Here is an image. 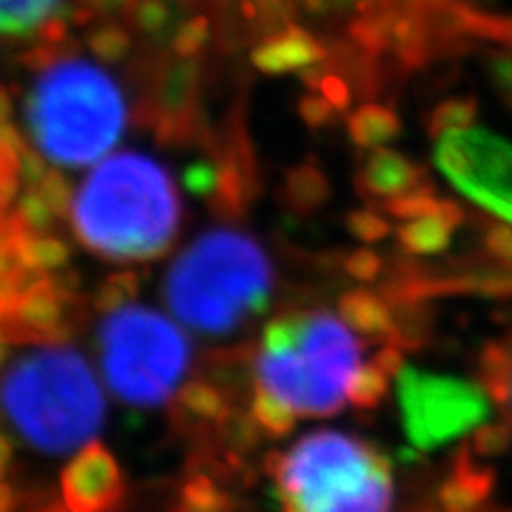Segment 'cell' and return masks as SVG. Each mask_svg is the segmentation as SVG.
Here are the masks:
<instances>
[{"label":"cell","instance_id":"d6986e66","mask_svg":"<svg viewBox=\"0 0 512 512\" xmlns=\"http://www.w3.org/2000/svg\"><path fill=\"white\" fill-rule=\"evenodd\" d=\"M399 133V117L380 105L361 107L349 119V136L361 150H377Z\"/></svg>","mask_w":512,"mask_h":512},{"label":"cell","instance_id":"277c9868","mask_svg":"<svg viewBox=\"0 0 512 512\" xmlns=\"http://www.w3.org/2000/svg\"><path fill=\"white\" fill-rule=\"evenodd\" d=\"M361 347L344 318L330 311H294L271 320L254 361V394L294 418H328L349 401L361 370Z\"/></svg>","mask_w":512,"mask_h":512},{"label":"cell","instance_id":"8fae6325","mask_svg":"<svg viewBox=\"0 0 512 512\" xmlns=\"http://www.w3.org/2000/svg\"><path fill=\"white\" fill-rule=\"evenodd\" d=\"M74 297L53 275L31 287L0 320L10 342H46L64 339L72 328Z\"/></svg>","mask_w":512,"mask_h":512},{"label":"cell","instance_id":"52a82bcc","mask_svg":"<svg viewBox=\"0 0 512 512\" xmlns=\"http://www.w3.org/2000/svg\"><path fill=\"white\" fill-rule=\"evenodd\" d=\"M98 347L110 389L138 408L164 406L192 361L183 330L159 311L133 302L105 311Z\"/></svg>","mask_w":512,"mask_h":512},{"label":"cell","instance_id":"484cf974","mask_svg":"<svg viewBox=\"0 0 512 512\" xmlns=\"http://www.w3.org/2000/svg\"><path fill=\"white\" fill-rule=\"evenodd\" d=\"M512 441L510 422H484L479 430L472 434L470 451L475 456H501Z\"/></svg>","mask_w":512,"mask_h":512},{"label":"cell","instance_id":"4dcf8cb0","mask_svg":"<svg viewBox=\"0 0 512 512\" xmlns=\"http://www.w3.org/2000/svg\"><path fill=\"white\" fill-rule=\"evenodd\" d=\"M15 508V494L8 484L0 482V512H12Z\"/></svg>","mask_w":512,"mask_h":512},{"label":"cell","instance_id":"8992f818","mask_svg":"<svg viewBox=\"0 0 512 512\" xmlns=\"http://www.w3.org/2000/svg\"><path fill=\"white\" fill-rule=\"evenodd\" d=\"M266 465L283 512H392V463L354 434L313 432Z\"/></svg>","mask_w":512,"mask_h":512},{"label":"cell","instance_id":"44dd1931","mask_svg":"<svg viewBox=\"0 0 512 512\" xmlns=\"http://www.w3.org/2000/svg\"><path fill=\"white\" fill-rule=\"evenodd\" d=\"M330 197L328 178L323 171L311 169V166H302L287 174L285 181V200L292 209L297 211H313Z\"/></svg>","mask_w":512,"mask_h":512},{"label":"cell","instance_id":"ba28073f","mask_svg":"<svg viewBox=\"0 0 512 512\" xmlns=\"http://www.w3.org/2000/svg\"><path fill=\"white\" fill-rule=\"evenodd\" d=\"M401 425L415 451L430 453L477 432L494 408L482 382L403 366L396 375Z\"/></svg>","mask_w":512,"mask_h":512},{"label":"cell","instance_id":"e0dca14e","mask_svg":"<svg viewBox=\"0 0 512 512\" xmlns=\"http://www.w3.org/2000/svg\"><path fill=\"white\" fill-rule=\"evenodd\" d=\"M62 0H0V36H27L50 22Z\"/></svg>","mask_w":512,"mask_h":512},{"label":"cell","instance_id":"7c38bea8","mask_svg":"<svg viewBox=\"0 0 512 512\" xmlns=\"http://www.w3.org/2000/svg\"><path fill=\"white\" fill-rule=\"evenodd\" d=\"M356 188L366 200L380 207L384 202L399 200V197L413 195V192L432 190L434 185L425 171L406 155L377 147V150H368L366 159L361 162Z\"/></svg>","mask_w":512,"mask_h":512},{"label":"cell","instance_id":"d4e9b609","mask_svg":"<svg viewBox=\"0 0 512 512\" xmlns=\"http://www.w3.org/2000/svg\"><path fill=\"white\" fill-rule=\"evenodd\" d=\"M138 290V278L131 271L114 273L95 292V306L105 313L117 309L121 304L133 302V294Z\"/></svg>","mask_w":512,"mask_h":512},{"label":"cell","instance_id":"9c48e42d","mask_svg":"<svg viewBox=\"0 0 512 512\" xmlns=\"http://www.w3.org/2000/svg\"><path fill=\"white\" fill-rule=\"evenodd\" d=\"M434 164L460 195L512 226V143L465 126L437 136Z\"/></svg>","mask_w":512,"mask_h":512},{"label":"cell","instance_id":"30bf717a","mask_svg":"<svg viewBox=\"0 0 512 512\" xmlns=\"http://www.w3.org/2000/svg\"><path fill=\"white\" fill-rule=\"evenodd\" d=\"M126 477L114 453L91 441L64 465L60 494L67 512H117L126 501Z\"/></svg>","mask_w":512,"mask_h":512},{"label":"cell","instance_id":"6da1fadb","mask_svg":"<svg viewBox=\"0 0 512 512\" xmlns=\"http://www.w3.org/2000/svg\"><path fill=\"white\" fill-rule=\"evenodd\" d=\"M88 252L117 264L159 259L181 230L183 204L169 171L143 152L107 157L83 178L69 207Z\"/></svg>","mask_w":512,"mask_h":512},{"label":"cell","instance_id":"f546056e","mask_svg":"<svg viewBox=\"0 0 512 512\" xmlns=\"http://www.w3.org/2000/svg\"><path fill=\"white\" fill-rule=\"evenodd\" d=\"M10 460H12V446H10V441L0 434V477L8 472Z\"/></svg>","mask_w":512,"mask_h":512},{"label":"cell","instance_id":"603a6c76","mask_svg":"<svg viewBox=\"0 0 512 512\" xmlns=\"http://www.w3.org/2000/svg\"><path fill=\"white\" fill-rule=\"evenodd\" d=\"M200 512H233L230 496L209 475H192L181 486V501Z\"/></svg>","mask_w":512,"mask_h":512},{"label":"cell","instance_id":"4316f807","mask_svg":"<svg viewBox=\"0 0 512 512\" xmlns=\"http://www.w3.org/2000/svg\"><path fill=\"white\" fill-rule=\"evenodd\" d=\"M475 121V102L470 100H448L444 105L437 107V112L432 114L430 131L434 136L453 131V128H465Z\"/></svg>","mask_w":512,"mask_h":512},{"label":"cell","instance_id":"5b68a950","mask_svg":"<svg viewBox=\"0 0 512 512\" xmlns=\"http://www.w3.org/2000/svg\"><path fill=\"white\" fill-rule=\"evenodd\" d=\"M273 287V261L261 242L245 230L214 228L176 256L164 299L188 328L228 337L266 311Z\"/></svg>","mask_w":512,"mask_h":512},{"label":"cell","instance_id":"4fadbf2b","mask_svg":"<svg viewBox=\"0 0 512 512\" xmlns=\"http://www.w3.org/2000/svg\"><path fill=\"white\" fill-rule=\"evenodd\" d=\"M463 223V209L456 202L437 197L420 214L401 221L396 228V242L406 254L432 256L451 247L453 235Z\"/></svg>","mask_w":512,"mask_h":512},{"label":"cell","instance_id":"2e32d148","mask_svg":"<svg viewBox=\"0 0 512 512\" xmlns=\"http://www.w3.org/2000/svg\"><path fill=\"white\" fill-rule=\"evenodd\" d=\"M339 313L349 328L384 344H396V313L380 294L351 290L339 299Z\"/></svg>","mask_w":512,"mask_h":512},{"label":"cell","instance_id":"ffe728a7","mask_svg":"<svg viewBox=\"0 0 512 512\" xmlns=\"http://www.w3.org/2000/svg\"><path fill=\"white\" fill-rule=\"evenodd\" d=\"M19 252L34 271L46 275L67 268L72 259V249L62 238L53 233H31L29 228H24L19 235Z\"/></svg>","mask_w":512,"mask_h":512},{"label":"cell","instance_id":"83f0119b","mask_svg":"<svg viewBox=\"0 0 512 512\" xmlns=\"http://www.w3.org/2000/svg\"><path fill=\"white\" fill-rule=\"evenodd\" d=\"M344 271L354 280H358V283H373L382 273V259L373 249H356L344 261Z\"/></svg>","mask_w":512,"mask_h":512},{"label":"cell","instance_id":"cb8c5ba5","mask_svg":"<svg viewBox=\"0 0 512 512\" xmlns=\"http://www.w3.org/2000/svg\"><path fill=\"white\" fill-rule=\"evenodd\" d=\"M347 228L356 240L368 242V245L380 242L387 238L389 233H392V226H389L387 214H384L380 207H366V209L351 211V214L347 216Z\"/></svg>","mask_w":512,"mask_h":512},{"label":"cell","instance_id":"ac0fdd59","mask_svg":"<svg viewBox=\"0 0 512 512\" xmlns=\"http://www.w3.org/2000/svg\"><path fill=\"white\" fill-rule=\"evenodd\" d=\"M479 373L494 403L510 413L512 425V349L508 344H489L479 358Z\"/></svg>","mask_w":512,"mask_h":512},{"label":"cell","instance_id":"1f68e13d","mask_svg":"<svg viewBox=\"0 0 512 512\" xmlns=\"http://www.w3.org/2000/svg\"><path fill=\"white\" fill-rule=\"evenodd\" d=\"M171 512H200V510H192V508H188V505H183V503H178L174 510Z\"/></svg>","mask_w":512,"mask_h":512},{"label":"cell","instance_id":"f1b7e54d","mask_svg":"<svg viewBox=\"0 0 512 512\" xmlns=\"http://www.w3.org/2000/svg\"><path fill=\"white\" fill-rule=\"evenodd\" d=\"M486 247L496 259L512 264V228H491L486 233Z\"/></svg>","mask_w":512,"mask_h":512},{"label":"cell","instance_id":"3957f363","mask_svg":"<svg viewBox=\"0 0 512 512\" xmlns=\"http://www.w3.org/2000/svg\"><path fill=\"white\" fill-rule=\"evenodd\" d=\"M0 411L31 448L64 456L98 437L107 403L86 356L64 339H46L5 368Z\"/></svg>","mask_w":512,"mask_h":512},{"label":"cell","instance_id":"7402d4cb","mask_svg":"<svg viewBox=\"0 0 512 512\" xmlns=\"http://www.w3.org/2000/svg\"><path fill=\"white\" fill-rule=\"evenodd\" d=\"M392 373L382 366L377 358L361 366L354 380L349 384V403L356 408H375L387 396Z\"/></svg>","mask_w":512,"mask_h":512},{"label":"cell","instance_id":"9a60e30c","mask_svg":"<svg viewBox=\"0 0 512 512\" xmlns=\"http://www.w3.org/2000/svg\"><path fill=\"white\" fill-rule=\"evenodd\" d=\"M230 413L228 399L214 384L195 380L183 384L176 394L174 422L183 432H204L214 427Z\"/></svg>","mask_w":512,"mask_h":512},{"label":"cell","instance_id":"5bb4252c","mask_svg":"<svg viewBox=\"0 0 512 512\" xmlns=\"http://www.w3.org/2000/svg\"><path fill=\"white\" fill-rule=\"evenodd\" d=\"M494 491V472L477 465L465 448L456 460V467L439 486L437 501L444 512H477Z\"/></svg>","mask_w":512,"mask_h":512},{"label":"cell","instance_id":"7a4b0ae2","mask_svg":"<svg viewBox=\"0 0 512 512\" xmlns=\"http://www.w3.org/2000/svg\"><path fill=\"white\" fill-rule=\"evenodd\" d=\"M102 60L110 57L55 55L34 76L24 119L36 152L50 164L81 169L100 162L124 136L126 93Z\"/></svg>","mask_w":512,"mask_h":512}]
</instances>
